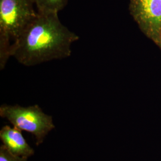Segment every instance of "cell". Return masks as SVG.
Here are the masks:
<instances>
[{"mask_svg": "<svg viewBox=\"0 0 161 161\" xmlns=\"http://www.w3.org/2000/svg\"><path fill=\"white\" fill-rule=\"evenodd\" d=\"M79 38L62 23L58 13L37 12L12 45L10 56L26 66L65 58L71 55V46Z\"/></svg>", "mask_w": 161, "mask_h": 161, "instance_id": "obj_1", "label": "cell"}, {"mask_svg": "<svg viewBox=\"0 0 161 161\" xmlns=\"http://www.w3.org/2000/svg\"><path fill=\"white\" fill-rule=\"evenodd\" d=\"M31 0H0V68L10 58V49L37 14Z\"/></svg>", "mask_w": 161, "mask_h": 161, "instance_id": "obj_2", "label": "cell"}, {"mask_svg": "<svg viewBox=\"0 0 161 161\" xmlns=\"http://www.w3.org/2000/svg\"><path fill=\"white\" fill-rule=\"evenodd\" d=\"M0 116L13 127L32 134L37 146L42 144L49 132L55 128L52 116L44 112L37 104L23 107L3 104L0 106Z\"/></svg>", "mask_w": 161, "mask_h": 161, "instance_id": "obj_3", "label": "cell"}, {"mask_svg": "<svg viewBox=\"0 0 161 161\" xmlns=\"http://www.w3.org/2000/svg\"><path fill=\"white\" fill-rule=\"evenodd\" d=\"M132 14L155 40L161 37V0H131Z\"/></svg>", "mask_w": 161, "mask_h": 161, "instance_id": "obj_4", "label": "cell"}, {"mask_svg": "<svg viewBox=\"0 0 161 161\" xmlns=\"http://www.w3.org/2000/svg\"><path fill=\"white\" fill-rule=\"evenodd\" d=\"M0 139L3 144L16 155L29 158L34 155V149L24 138L22 131L15 127L7 125L2 127Z\"/></svg>", "mask_w": 161, "mask_h": 161, "instance_id": "obj_5", "label": "cell"}, {"mask_svg": "<svg viewBox=\"0 0 161 161\" xmlns=\"http://www.w3.org/2000/svg\"><path fill=\"white\" fill-rule=\"evenodd\" d=\"M37 8V12L42 13H58L64 9L68 0H31Z\"/></svg>", "mask_w": 161, "mask_h": 161, "instance_id": "obj_6", "label": "cell"}, {"mask_svg": "<svg viewBox=\"0 0 161 161\" xmlns=\"http://www.w3.org/2000/svg\"><path fill=\"white\" fill-rule=\"evenodd\" d=\"M28 159L12 153L3 144L0 146V161H28Z\"/></svg>", "mask_w": 161, "mask_h": 161, "instance_id": "obj_7", "label": "cell"}]
</instances>
